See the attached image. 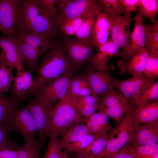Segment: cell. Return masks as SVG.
Masks as SVG:
<instances>
[{
	"instance_id": "6da1fadb",
	"label": "cell",
	"mask_w": 158,
	"mask_h": 158,
	"mask_svg": "<svg viewBox=\"0 0 158 158\" xmlns=\"http://www.w3.org/2000/svg\"><path fill=\"white\" fill-rule=\"evenodd\" d=\"M57 30L55 21L42 12L38 0H22L16 31L37 33L50 39L55 35Z\"/></svg>"
},
{
	"instance_id": "7a4b0ae2",
	"label": "cell",
	"mask_w": 158,
	"mask_h": 158,
	"mask_svg": "<svg viewBox=\"0 0 158 158\" xmlns=\"http://www.w3.org/2000/svg\"><path fill=\"white\" fill-rule=\"evenodd\" d=\"M48 49L42 63L36 68L38 73L35 80L38 86L51 82L74 69L64 48L52 44Z\"/></svg>"
},
{
	"instance_id": "3957f363",
	"label": "cell",
	"mask_w": 158,
	"mask_h": 158,
	"mask_svg": "<svg viewBox=\"0 0 158 158\" xmlns=\"http://www.w3.org/2000/svg\"><path fill=\"white\" fill-rule=\"evenodd\" d=\"M82 119L76 107L75 97L68 92L53 107L48 137H57L70 126L82 121Z\"/></svg>"
},
{
	"instance_id": "277c9868",
	"label": "cell",
	"mask_w": 158,
	"mask_h": 158,
	"mask_svg": "<svg viewBox=\"0 0 158 158\" xmlns=\"http://www.w3.org/2000/svg\"><path fill=\"white\" fill-rule=\"evenodd\" d=\"M56 6V25L79 17L86 18L97 15L103 9L97 0H58Z\"/></svg>"
},
{
	"instance_id": "5b68a950",
	"label": "cell",
	"mask_w": 158,
	"mask_h": 158,
	"mask_svg": "<svg viewBox=\"0 0 158 158\" xmlns=\"http://www.w3.org/2000/svg\"><path fill=\"white\" fill-rule=\"evenodd\" d=\"M34 120L40 142L43 145L48 137L53 107L44 98L34 96L27 105Z\"/></svg>"
},
{
	"instance_id": "8992f818",
	"label": "cell",
	"mask_w": 158,
	"mask_h": 158,
	"mask_svg": "<svg viewBox=\"0 0 158 158\" xmlns=\"http://www.w3.org/2000/svg\"><path fill=\"white\" fill-rule=\"evenodd\" d=\"M64 46L68 57L74 69L90 62L96 47L91 37L82 40L67 37L64 40Z\"/></svg>"
},
{
	"instance_id": "52a82bcc",
	"label": "cell",
	"mask_w": 158,
	"mask_h": 158,
	"mask_svg": "<svg viewBox=\"0 0 158 158\" xmlns=\"http://www.w3.org/2000/svg\"><path fill=\"white\" fill-rule=\"evenodd\" d=\"M135 105L126 113L119 124L110 136V139L105 150L106 154L116 152L129 143L132 139L133 126L132 122V114Z\"/></svg>"
},
{
	"instance_id": "ba28073f",
	"label": "cell",
	"mask_w": 158,
	"mask_h": 158,
	"mask_svg": "<svg viewBox=\"0 0 158 158\" xmlns=\"http://www.w3.org/2000/svg\"><path fill=\"white\" fill-rule=\"evenodd\" d=\"M10 130L21 135L24 139L34 138L37 132L36 125L27 105L18 108L16 107L3 124Z\"/></svg>"
},
{
	"instance_id": "9c48e42d",
	"label": "cell",
	"mask_w": 158,
	"mask_h": 158,
	"mask_svg": "<svg viewBox=\"0 0 158 158\" xmlns=\"http://www.w3.org/2000/svg\"><path fill=\"white\" fill-rule=\"evenodd\" d=\"M135 23L134 28L131 33L129 44L127 49L124 51L119 50L116 56L121 57L117 62L120 73L131 56L144 48L146 35L144 21L145 17L139 13L134 18Z\"/></svg>"
},
{
	"instance_id": "30bf717a",
	"label": "cell",
	"mask_w": 158,
	"mask_h": 158,
	"mask_svg": "<svg viewBox=\"0 0 158 158\" xmlns=\"http://www.w3.org/2000/svg\"><path fill=\"white\" fill-rule=\"evenodd\" d=\"M22 0H0V26L3 33L13 36L21 14Z\"/></svg>"
},
{
	"instance_id": "8fae6325",
	"label": "cell",
	"mask_w": 158,
	"mask_h": 158,
	"mask_svg": "<svg viewBox=\"0 0 158 158\" xmlns=\"http://www.w3.org/2000/svg\"><path fill=\"white\" fill-rule=\"evenodd\" d=\"M106 13L111 23V37L110 39L119 47L121 51H126L128 47L131 33L130 25L134 18H128L116 13Z\"/></svg>"
},
{
	"instance_id": "7c38bea8",
	"label": "cell",
	"mask_w": 158,
	"mask_h": 158,
	"mask_svg": "<svg viewBox=\"0 0 158 158\" xmlns=\"http://www.w3.org/2000/svg\"><path fill=\"white\" fill-rule=\"evenodd\" d=\"M155 80L147 77L143 74L123 80L117 79L113 83L124 97L132 103L148 87L155 82Z\"/></svg>"
},
{
	"instance_id": "4fadbf2b",
	"label": "cell",
	"mask_w": 158,
	"mask_h": 158,
	"mask_svg": "<svg viewBox=\"0 0 158 158\" xmlns=\"http://www.w3.org/2000/svg\"><path fill=\"white\" fill-rule=\"evenodd\" d=\"M73 71L47 84L38 86L32 95L41 96L52 104L64 97L68 92Z\"/></svg>"
},
{
	"instance_id": "5bb4252c",
	"label": "cell",
	"mask_w": 158,
	"mask_h": 158,
	"mask_svg": "<svg viewBox=\"0 0 158 158\" xmlns=\"http://www.w3.org/2000/svg\"><path fill=\"white\" fill-rule=\"evenodd\" d=\"M85 76L91 89L92 95L99 97L114 87L113 83L116 78L112 77L110 71L113 69V65H109L105 70H99L90 65Z\"/></svg>"
},
{
	"instance_id": "9a60e30c",
	"label": "cell",
	"mask_w": 158,
	"mask_h": 158,
	"mask_svg": "<svg viewBox=\"0 0 158 158\" xmlns=\"http://www.w3.org/2000/svg\"><path fill=\"white\" fill-rule=\"evenodd\" d=\"M14 81L11 96L15 99L17 104L32 95L33 91L38 86L32 78L31 73L24 69L17 71Z\"/></svg>"
},
{
	"instance_id": "2e32d148",
	"label": "cell",
	"mask_w": 158,
	"mask_h": 158,
	"mask_svg": "<svg viewBox=\"0 0 158 158\" xmlns=\"http://www.w3.org/2000/svg\"><path fill=\"white\" fill-rule=\"evenodd\" d=\"M0 47L4 60L12 65L17 71L24 69L18 44L13 36H0Z\"/></svg>"
},
{
	"instance_id": "e0dca14e",
	"label": "cell",
	"mask_w": 158,
	"mask_h": 158,
	"mask_svg": "<svg viewBox=\"0 0 158 158\" xmlns=\"http://www.w3.org/2000/svg\"><path fill=\"white\" fill-rule=\"evenodd\" d=\"M158 120L133 127L132 147L157 143L158 141Z\"/></svg>"
},
{
	"instance_id": "ac0fdd59",
	"label": "cell",
	"mask_w": 158,
	"mask_h": 158,
	"mask_svg": "<svg viewBox=\"0 0 158 158\" xmlns=\"http://www.w3.org/2000/svg\"><path fill=\"white\" fill-rule=\"evenodd\" d=\"M111 28V20L106 13L101 12L98 15L91 36L92 41L96 47L98 48L108 42Z\"/></svg>"
},
{
	"instance_id": "d6986e66",
	"label": "cell",
	"mask_w": 158,
	"mask_h": 158,
	"mask_svg": "<svg viewBox=\"0 0 158 158\" xmlns=\"http://www.w3.org/2000/svg\"><path fill=\"white\" fill-rule=\"evenodd\" d=\"M119 49L116 44L109 40L98 48V52L93 55L91 59L90 65L98 70L107 69L109 67L107 65V61L111 58L116 55Z\"/></svg>"
},
{
	"instance_id": "ffe728a7",
	"label": "cell",
	"mask_w": 158,
	"mask_h": 158,
	"mask_svg": "<svg viewBox=\"0 0 158 158\" xmlns=\"http://www.w3.org/2000/svg\"><path fill=\"white\" fill-rule=\"evenodd\" d=\"M132 118L133 127L158 120V101L143 106H135L133 110Z\"/></svg>"
},
{
	"instance_id": "44dd1931",
	"label": "cell",
	"mask_w": 158,
	"mask_h": 158,
	"mask_svg": "<svg viewBox=\"0 0 158 158\" xmlns=\"http://www.w3.org/2000/svg\"><path fill=\"white\" fill-rule=\"evenodd\" d=\"M132 104L113 87L101 97V102L98 109L99 112L112 111Z\"/></svg>"
},
{
	"instance_id": "7402d4cb",
	"label": "cell",
	"mask_w": 158,
	"mask_h": 158,
	"mask_svg": "<svg viewBox=\"0 0 158 158\" xmlns=\"http://www.w3.org/2000/svg\"><path fill=\"white\" fill-rule=\"evenodd\" d=\"M149 54L145 48L134 54L126 63L121 73L130 74L132 76L143 74Z\"/></svg>"
},
{
	"instance_id": "603a6c76",
	"label": "cell",
	"mask_w": 158,
	"mask_h": 158,
	"mask_svg": "<svg viewBox=\"0 0 158 158\" xmlns=\"http://www.w3.org/2000/svg\"><path fill=\"white\" fill-rule=\"evenodd\" d=\"M14 38L18 44L21 54L23 62L26 64L27 71L31 73L36 69L39 59L45 51Z\"/></svg>"
},
{
	"instance_id": "cb8c5ba5",
	"label": "cell",
	"mask_w": 158,
	"mask_h": 158,
	"mask_svg": "<svg viewBox=\"0 0 158 158\" xmlns=\"http://www.w3.org/2000/svg\"><path fill=\"white\" fill-rule=\"evenodd\" d=\"M13 37L30 46L44 51L52 43L50 39L45 35L35 32H25L16 31Z\"/></svg>"
},
{
	"instance_id": "d4e9b609",
	"label": "cell",
	"mask_w": 158,
	"mask_h": 158,
	"mask_svg": "<svg viewBox=\"0 0 158 158\" xmlns=\"http://www.w3.org/2000/svg\"><path fill=\"white\" fill-rule=\"evenodd\" d=\"M80 121L74 124L60 135L59 138L63 148L66 145L77 141L90 134L89 130L86 124Z\"/></svg>"
},
{
	"instance_id": "484cf974",
	"label": "cell",
	"mask_w": 158,
	"mask_h": 158,
	"mask_svg": "<svg viewBox=\"0 0 158 158\" xmlns=\"http://www.w3.org/2000/svg\"><path fill=\"white\" fill-rule=\"evenodd\" d=\"M68 92L76 98L92 94L91 89L85 75L71 78Z\"/></svg>"
},
{
	"instance_id": "4316f807",
	"label": "cell",
	"mask_w": 158,
	"mask_h": 158,
	"mask_svg": "<svg viewBox=\"0 0 158 158\" xmlns=\"http://www.w3.org/2000/svg\"><path fill=\"white\" fill-rule=\"evenodd\" d=\"M24 139V144L18 150L16 158H40V151L43 145L35 138Z\"/></svg>"
},
{
	"instance_id": "83f0119b",
	"label": "cell",
	"mask_w": 158,
	"mask_h": 158,
	"mask_svg": "<svg viewBox=\"0 0 158 158\" xmlns=\"http://www.w3.org/2000/svg\"><path fill=\"white\" fill-rule=\"evenodd\" d=\"M146 41L144 48L150 53L158 54V20L145 25Z\"/></svg>"
},
{
	"instance_id": "f1b7e54d",
	"label": "cell",
	"mask_w": 158,
	"mask_h": 158,
	"mask_svg": "<svg viewBox=\"0 0 158 158\" xmlns=\"http://www.w3.org/2000/svg\"><path fill=\"white\" fill-rule=\"evenodd\" d=\"M14 67L6 60L1 62L0 66V92H8L14 80Z\"/></svg>"
},
{
	"instance_id": "f546056e",
	"label": "cell",
	"mask_w": 158,
	"mask_h": 158,
	"mask_svg": "<svg viewBox=\"0 0 158 158\" xmlns=\"http://www.w3.org/2000/svg\"><path fill=\"white\" fill-rule=\"evenodd\" d=\"M110 135L105 133L96 139L82 152L79 153L87 154L97 157L105 154L104 150L110 139Z\"/></svg>"
},
{
	"instance_id": "4dcf8cb0",
	"label": "cell",
	"mask_w": 158,
	"mask_h": 158,
	"mask_svg": "<svg viewBox=\"0 0 158 158\" xmlns=\"http://www.w3.org/2000/svg\"><path fill=\"white\" fill-rule=\"evenodd\" d=\"M137 11L145 18H148L153 23L157 20L156 16L158 13V0H140V6Z\"/></svg>"
},
{
	"instance_id": "1f68e13d",
	"label": "cell",
	"mask_w": 158,
	"mask_h": 158,
	"mask_svg": "<svg viewBox=\"0 0 158 158\" xmlns=\"http://www.w3.org/2000/svg\"><path fill=\"white\" fill-rule=\"evenodd\" d=\"M16 104V101L11 96L7 97L0 92V125L6 121Z\"/></svg>"
},
{
	"instance_id": "d6a6232c",
	"label": "cell",
	"mask_w": 158,
	"mask_h": 158,
	"mask_svg": "<svg viewBox=\"0 0 158 158\" xmlns=\"http://www.w3.org/2000/svg\"><path fill=\"white\" fill-rule=\"evenodd\" d=\"M103 133L89 134L77 141L66 145L64 148L69 152L80 153Z\"/></svg>"
},
{
	"instance_id": "836d02e7",
	"label": "cell",
	"mask_w": 158,
	"mask_h": 158,
	"mask_svg": "<svg viewBox=\"0 0 158 158\" xmlns=\"http://www.w3.org/2000/svg\"><path fill=\"white\" fill-rule=\"evenodd\" d=\"M158 82L156 81L148 87L133 103L136 106H143L158 101Z\"/></svg>"
},
{
	"instance_id": "e575fe53",
	"label": "cell",
	"mask_w": 158,
	"mask_h": 158,
	"mask_svg": "<svg viewBox=\"0 0 158 158\" xmlns=\"http://www.w3.org/2000/svg\"><path fill=\"white\" fill-rule=\"evenodd\" d=\"M85 18L79 17L63 22L56 25L58 30L59 29L65 34L66 37L75 35Z\"/></svg>"
},
{
	"instance_id": "d590c367",
	"label": "cell",
	"mask_w": 158,
	"mask_h": 158,
	"mask_svg": "<svg viewBox=\"0 0 158 158\" xmlns=\"http://www.w3.org/2000/svg\"><path fill=\"white\" fill-rule=\"evenodd\" d=\"M98 1L102 6L104 12L122 14L128 18L131 16V14L127 12L119 0H99Z\"/></svg>"
},
{
	"instance_id": "8d00e7d4",
	"label": "cell",
	"mask_w": 158,
	"mask_h": 158,
	"mask_svg": "<svg viewBox=\"0 0 158 158\" xmlns=\"http://www.w3.org/2000/svg\"><path fill=\"white\" fill-rule=\"evenodd\" d=\"M97 15L85 18L75 35V37L82 40L91 38V35L92 33L94 23Z\"/></svg>"
},
{
	"instance_id": "74e56055",
	"label": "cell",
	"mask_w": 158,
	"mask_h": 158,
	"mask_svg": "<svg viewBox=\"0 0 158 158\" xmlns=\"http://www.w3.org/2000/svg\"><path fill=\"white\" fill-rule=\"evenodd\" d=\"M132 148L134 152L139 158H152L158 153L157 143L138 145Z\"/></svg>"
},
{
	"instance_id": "f35d334b",
	"label": "cell",
	"mask_w": 158,
	"mask_h": 158,
	"mask_svg": "<svg viewBox=\"0 0 158 158\" xmlns=\"http://www.w3.org/2000/svg\"><path fill=\"white\" fill-rule=\"evenodd\" d=\"M143 74L155 80L158 78V54L150 53Z\"/></svg>"
},
{
	"instance_id": "ab89813d",
	"label": "cell",
	"mask_w": 158,
	"mask_h": 158,
	"mask_svg": "<svg viewBox=\"0 0 158 158\" xmlns=\"http://www.w3.org/2000/svg\"><path fill=\"white\" fill-rule=\"evenodd\" d=\"M49 138L46 151L42 158H60L63 148L59 138L55 137Z\"/></svg>"
},
{
	"instance_id": "60d3db41",
	"label": "cell",
	"mask_w": 158,
	"mask_h": 158,
	"mask_svg": "<svg viewBox=\"0 0 158 158\" xmlns=\"http://www.w3.org/2000/svg\"><path fill=\"white\" fill-rule=\"evenodd\" d=\"M58 0H38L40 8L42 13L55 21L57 16L56 6Z\"/></svg>"
},
{
	"instance_id": "b9f144b4",
	"label": "cell",
	"mask_w": 158,
	"mask_h": 158,
	"mask_svg": "<svg viewBox=\"0 0 158 158\" xmlns=\"http://www.w3.org/2000/svg\"><path fill=\"white\" fill-rule=\"evenodd\" d=\"M10 131L5 125H0V148L7 147L16 150H18L19 147L18 144L11 141L10 139L8 133Z\"/></svg>"
},
{
	"instance_id": "7bdbcfd3",
	"label": "cell",
	"mask_w": 158,
	"mask_h": 158,
	"mask_svg": "<svg viewBox=\"0 0 158 158\" xmlns=\"http://www.w3.org/2000/svg\"><path fill=\"white\" fill-rule=\"evenodd\" d=\"M105 158H139L132 147L127 144L117 152L106 154Z\"/></svg>"
},
{
	"instance_id": "ee69618b",
	"label": "cell",
	"mask_w": 158,
	"mask_h": 158,
	"mask_svg": "<svg viewBox=\"0 0 158 158\" xmlns=\"http://www.w3.org/2000/svg\"><path fill=\"white\" fill-rule=\"evenodd\" d=\"M108 116L101 112H96L89 117L85 119L94 121L97 124L102 126L110 127L108 121Z\"/></svg>"
},
{
	"instance_id": "f6af8a7d",
	"label": "cell",
	"mask_w": 158,
	"mask_h": 158,
	"mask_svg": "<svg viewBox=\"0 0 158 158\" xmlns=\"http://www.w3.org/2000/svg\"><path fill=\"white\" fill-rule=\"evenodd\" d=\"M99 97L92 95H86L78 98H75L76 102L80 104L93 106L98 108Z\"/></svg>"
},
{
	"instance_id": "bcb514c9",
	"label": "cell",
	"mask_w": 158,
	"mask_h": 158,
	"mask_svg": "<svg viewBox=\"0 0 158 158\" xmlns=\"http://www.w3.org/2000/svg\"><path fill=\"white\" fill-rule=\"evenodd\" d=\"M76 103L78 110L82 117L88 118L96 112L97 109L94 107L79 103L76 100Z\"/></svg>"
},
{
	"instance_id": "7dc6e473",
	"label": "cell",
	"mask_w": 158,
	"mask_h": 158,
	"mask_svg": "<svg viewBox=\"0 0 158 158\" xmlns=\"http://www.w3.org/2000/svg\"><path fill=\"white\" fill-rule=\"evenodd\" d=\"M127 12L131 14L132 11H137L140 6V0H119Z\"/></svg>"
},
{
	"instance_id": "c3c4849f",
	"label": "cell",
	"mask_w": 158,
	"mask_h": 158,
	"mask_svg": "<svg viewBox=\"0 0 158 158\" xmlns=\"http://www.w3.org/2000/svg\"><path fill=\"white\" fill-rule=\"evenodd\" d=\"M18 154V150L4 147L0 148V158H16Z\"/></svg>"
},
{
	"instance_id": "681fc988",
	"label": "cell",
	"mask_w": 158,
	"mask_h": 158,
	"mask_svg": "<svg viewBox=\"0 0 158 158\" xmlns=\"http://www.w3.org/2000/svg\"><path fill=\"white\" fill-rule=\"evenodd\" d=\"M78 153V156L76 158H105V154H104L99 156L95 157L87 154Z\"/></svg>"
},
{
	"instance_id": "f907efd6",
	"label": "cell",
	"mask_w": 158,
	"mask_h": 158,
	"mask_svg": "<svg viewBox=\"0 0 158 158\" xmlns=\"http://www.w3.org/2000/svg\"><path fill=\"white\" fill-rule=\"evenodd\" d=\"M60 158H67V155L64 152H62Z\"/></svg>"
},
{
	"instance_id": "816d5d0a",
	"label": "cell",
	"mask_w": 158,
	"mask_h": 158,
	"mask_svg": "<svg viewBox=\"0 0 158 158\" xmlns=\"http://www.w3.org/2000/svg\"><path fill=\"white\" fill-rule=\"evenodd\" d=\"M4 60L1 54H0V62L1 63Z\"/></svg>"
},
{
	"instance_id": "f5cc1de1",
	"label": "cell",
	"mask_w": 158,
	"mask_h": 158,
	"mask_svg": "<svg viewBox=\"0 0 158 158\" xmlns=\"http://www.w3.org/2000/svg\"><path fill=\"white\" fill-rule=\"evenodd\" d=\"M152 158H158V153L156 154Z\"/></svg>"
},
{
	"instance_id": "db71d44e",
	"label": "cell",
	"mask_w": 158,
	"mask_h": 158,
	"mask_svg": "<svg viewBox=\"0 0 158 158\" xmlns=\"http://www.w3.org/2000/svg\"><path fill=\"white\" fill-rule=\"evenodd\" d=\"M0 31H2V30L0 26Z\"/></svg>"
}]
</instances>
